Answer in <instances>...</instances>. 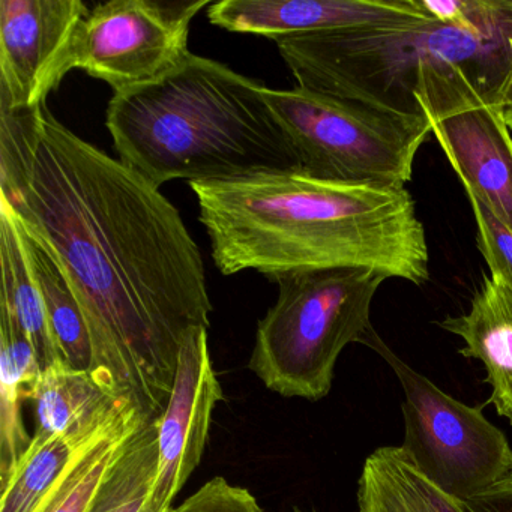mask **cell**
<instances>
[{
  "label": "cell",
  "mask_w": 512,
  "mask_h": 512,
  "mask_svg": "<svg viewBox=\"0 0 512 512\" xmlns=\"http://www.w3.org/2000/svg\"><path fill=\"white\" fill-rule=\"evenodd\" d=\"M0 203L61 266L91 335V371L149 419L182 338L209 328L205 265L160 188L62 125L46 103L0 110Z\"/></svg>",
  "instance_id": "1"
},
{
  "label": "cell",
  "mask_w": 512,
  "mask_h": 512,
  "mask_svg": "<svg viewBox=\"0 0 512 512\" xmlns=\"http://www.w3.org/2000/svg\"><path fill=\"white\" fill-rule=\"evenodd\" d=\"M221 274L368 269L422 286L430 253L403 185L314 178L302 170L190 182Z\"/></svg>",
  "instance_id": "2"
},
{
  "label": "cell",
  "mask_w": 512,
  "mask_h": 512,
  "mask_svg": "<svg viewBox=\"0 0 512 512\" xmlns=\"http://www.w3.org/2000/svg\"><path fill=\"white\" fill-rule=\"evenodd\" d=\"M265 91L190 52L160 79L115 92L107 128L119 160L157 188L301 170Z\"/></svg>",
  "instance_id": "3"
},
{
  "label": "cell",
  "mask_w": 512,
  "mask_h": 512,
  "mask_svg": "<svg viewBox=\"0 0 512 512\" xmlns=\"http://www.w3.org/2000/svg\"><path fill=\"white\" fill-rule=\"evenodd\" d=\"M508 35L475 37L428 20L314 32L275 44L298 88L422 115L416 94L428 68H466L502 88L511 64Z\"/></svg>",
  "instance_id": "4"
},
{
  "label": "cell",
  "mask_w": 512,
  "mask_h": 512,
  "mask_svg": "<svg viewBox=\"0 0 512 512\" xmlns=\"http://www.w3.org/2000/svg\"><path fill=\"white\" fill-rule=\"evenodd\" d=\"M385 280L352 268L278 275L277 302L257 325L248 368L278 395L322 400L341 352L373 328L371 304Z\"/></svg>",
  "instance_id": "5"
},
{
  "label": "cell",
  "mask_w": 512,
  "mask_h": 512,
  "mask_svg": "<svg viewBox=\"0 0 512 512\" xmlns=\"http://www.w3.org/2000/svg\"><path fill=\"white\" fill-rule=\"evenodd\" d=\"M265 98L302 172L328 181L403 185L430 139L425 116L401 115L361 101L298 88Z\"/></svg>",
  "instance_id": "6"
},
{
  "label": "cell",
  "mask_w": 512,
  "mask_h": 512,
  "mask_svg": "<svg viewBox=\"0 0 512 512\" xmlns=\"http://www.w3.org/2000/svg\"><path fill=\"white\" fill-rule=\"evenodd\" d=\"M361 344L373 349L400 382L404 394L400 448L421 475L461 503L506 475L512 466V448L505 433L482 413L487 404L469 406L446 394L395 355L374 328Z\"/></svg>",
  "instance_id": "7"
},
{
  "label": "cell",
  "mask_w": 512,
  "mask_h": 512,
  "mask_svg": "<svg viewBox=\"0 0 512 512\" xmlns=\"http://www.w3.org/2000/svg\"><path fill=\"white\" fill-rule=\"evenodd\" d=\"M209 5V0H112L98 5L77 23L62 50L50 92L76 68L109 83L115 92L160 79L190 53L191 23Z\"/></svg>",
  "instance_id": "8"
},
{
  "label": "cell",
  "mask_w": 512,
  "mask_h": 512,
  "mask_svg": "<svg viewBox=\"0 0 512 512\" xmlns=\"http://www.w3.org/2000/svg\"><path fill=\"white\" fill-rule=\"evenodd\" d=\"M500 85L461 67L428 68L416 101L466 194L512 230V134Z\"/></svg>",
  "instance_id": "9"
},
{
  "label": "cell",
  "mask_w": 512,
  "mask_h": 512,
  "mask_svg": "<svg viewBox=\"0 0 512 512\" xmlns=\"http://www.w3.org/2000/svg\"><path fill=\"white\" fill-rule=\"evenodd\" d=\"M226 400L212 367L208 328H191L182 338L172 394L157 419L158 473L155 503L167 511L202 461L212 413Z\"/></svg>",
  "instance_id": "10"
},
{
  "label": "cell",
  "mask_w": 512,
  "mask_h": 512,
  "mask_svg": "<svg viewBox=\"0 0 512 512\" xmlns=\"http://www.w3.org/2000/svg\"><path fill=\"white\" fill-rule=\"evenodd\" d=\"M88 13L80 0H0V110L46 103L53 68Z\"/></svg>",
  "instance_id": "11"
},
{
  "label": "cell",
  "mask_w": 512,
  "mask_h": 512,
  "mask_svg": "<svg viewBox=\"0 0 512 512\" xmlns=\"http://www.w3.org/2000/svg\"><path fill=\"white\" fill-rule=\"evenodd\" d=\"M208 19L226 31L274 41L314 32L433 20L418 0H221L211 5Z\"/></svg>",
  "instance_id": "12"
},
{
  "label": "cell",
  "mask_w": 512,
  "mask_h": 512,
  "mask_svg": "<svg viewBox=\"0 0 512 512\" xmlns=\"http://www.w3.org/2000/svg\"><path fill=\"white\" fill-rule=\"evenodd\" d=\"M437 325L461 338L460 355L484 365L491 388L485 404L512 425V290L484 275L469 310Z\"/></svg>",
  "instance_id": "13"
},
{
  "label": "cell",
  "mask_w": 512,
  "mask_h": 512,
  "mask_svg": "<svg viewBox=\"0 0 512 512\" xmlns=\"http://www.w3.org/2000/svg\"><path fill=\"white\" fill-rule=\"evenodd\" d=\"M148 421L151 419L131 398H121L37 512H92L128 440Z\"/></svg>",
  "instance_id": "14"
},
{
  "label": "cell",
  "mask_w": 512,
  "mask_h": 512,
  "mask_svg": "<svg viewBox=\"0 0 512 512\" xmlns=\"http://www.w3.org/2000/svg\"><path fill=\"white\" fill-rule=\"evenodd\" d=\"M91 370L58 361L43 370L28 398L35 406V433H86L100 427L121 400Z\"/></svg>",
  "instance_id": "15"
},
{
  "label": "cell",
  "mask_w": 512,
  "mask_h": 512,
  "mask_svg": "<svg viewBox=\"0 0 512 512\" xmlns=\"http://www.w3.org/2000/svg\"><path fill=\"white\" fill-rule=\"evenodd\" d=\"M359 512H467L419 473L400 446L374 449L358 481Z\"/></svg>",
  "instance_id": "16"
},
{
  "label": "cell",
  "mask_w": 512,
  "mask_h": 512,
  "mask_svg": "<svg viewBox=\"0 0 512 512\" xmlns=\"http://www.w3.org/2000/svg\"><path fill=\"white\" fill-rule=\"evenodd\" d=\"M0 314L13 320L37 353L46 370L61 361L53 343L43 296L26 253L25 242L13 212L0 203Z\"/></svg>",
  "instance_id": "17"
},
{
  "label": "cell",
  "mask_w": 512,
  "mask_h": 512,
  "mask_svg": "<svg viewBox=\"0 0 512 512\" xmlns=\"http://www.w3.org/2000/svg\"><path fill=\"white\" fill-rule=\"evenodd\" d=\"M19 227L32 271L43 296L50 334L59 356L77 370H91L94 358L91 335L70 281L55 257L37 239L25 232L20 224Z\"/></svg>",
  "instance_id": "18"
},
{
  "label": "cell",
  "mask_w": 512,
  "mask_h": 512,
  "mask_svg": "<svg viewBox=\"0 0 512 512\" xmlns=\"http://www.w3.org/2000/svg\"><path fill=\"white\" fill-rule=\"evenodd\" d=\"M98 428L52 436L34 433L19 463L2 479L0 512H37Z\"/></svg>",
  "instance_id": "19"
},
{
  "label": "cell",
  "mask_w": 512,
  "mask_h": 512,
  "mask_svg": "<svg viewBox=\"0 0 512 512\" xmlns=\"http://www.w3.org/2000/svg\"><path fill=\"white\" fill-rule=\"evenodd\" d=\"M157 473V419H151L128 440L92 512H175V506L163 511L155 503Z\"/></svg>",
  "instance_id": "20"
},
{
  "label": "cell",
  "mask_w": 512,
  "mask_h": 512,
  "mask_svg": "<svg viewBox=\"0 0 512 512\" xmlns=\"http://www.w3.org/2000/svg\"><path fill=\"white\" fill-rule=\"evenodd\" d=\"M28 397L25 380L0 361V478L19 463L32 442L22 418V401Z\"/></svg>",
  "instance_id": "21"
},
{
  "label": "cell",
  "mask_w": 512,
  "mask_h": 512,
  "mask_svg": "<svg viewBox=\"0 0 512 512\" xmlns=\"http://www.w3.org/2000/svg\"><path fill=\"white\" fill-rule=\"evenodd\" d=\"M476 223V245L484 257L490 277L512 290V230L484 203L466 194Z\"/></svg>",
  "instance_id": "22"
},
{
  "label": "cell",
  "mask_w": 512,
  "mask_h": 512,
  "mask_svg": "<svg viewBox=\"0 0 512 512\" xmlns=\"http://www.w3.org/2000/svg\"><path fill=\"white\" fill-rule=\"evenodd\" d=\"M175 512H265V509L247 488L215 476L185 499Z\"/></svg>",
  "instance_id": "23"
},
{
  "label": "cell",
  "mask_w": 512,
  "mask_h": 512,
  "mask_svg": "<svg viewBox=\"0 0 512 512\" xmlns=\"http://www.w3.org/2000/svg\"><path fill=\"white\" fill-rule=\"evenodd\" d=\"M463 505L467 512H512V466L496 484Z\"/></svg>",
  "instance_id": "24"
},
{
  "label": "cell",
  "mask_w": 512,
  "mask_h": 512,
  "mask_svg": "<svg viewBox=\"0 0 512 512\" xmlns=\"http://www.w3.org/2000/svg\"><path fill=\"white\" fill-rule=\"evenodd\" d=\"M509 52H511V64H509V71L506 74L505 82L499 91V104L502 107L503 118H505L506 125L512 131V28L508 35Z\"/></svg>",
  "instance_id": "25"
}]
</instances>
